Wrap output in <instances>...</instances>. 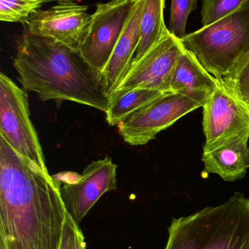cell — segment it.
<instances>
[{
  "instance_id": "12",
  "label": "cell",
  "mask_w": 249,
  "mask_h": 249,
  "mask_svg": "<svg viewBox=\"0 0 249 249\" xmlns=\"http://www.w3.org/2000/svg\"><path fill=\"white\" fill-rule=\"evenodd\" d=\"M249 134L241 135L203 149L204 172L217 174L230 182L244 178L249 168Z\"/></svg>"
},
{
  "instance_id": "9",
  "label": "cell",
  "mask_w": 249,
  "mask_h": 249,
  "mask_svg": "<svg viewBox=\"0 0 249 249\" xmlns=\"http://www.w3.org/2000/svg\"><path fill=\"white\" fill-rule=\"evenodd\" d=\"M117 168L112 158L106 157L93 161L73 181L65 180L59 174L54 176L60 182L66 210L77 224L105 193L117 190Z\"/></svg>"
},
{
  "instance_id": "8",
  "label": "cell",
  "mask_w": 249,
  "mask_h": 249,
  "mask_svg": "<svg viewBox=\"0 0 249 249\" xmlns=\"http://www.w3.org/2000/svg\"><path fill=\"white\" fill-rule=\"evenodd\" d=\"M203 108V149L249 134V105L223 80H218Z\"/></svg>"
},
{
  "instance_id": "6",
  "label": "cell",
  "mask_w": 249,
  "mask_h": 249,
  "mask_svg": "<svg viewBox=\"0 0 249 249\" xmlns=\"http://www.w3.org/2000/svg\"><path fill=\"white\" fill-rule=\"evenodd\" d=\"M198 99L180 93H169L133 112L118 124V133L131 146L146 144L184 115L203 107Z\"/></svg>"
},
{
  "instance_id": "4",
  "label": "cell",
  "mask_w": 249,
  "mask_h": 249,
  "mask_svg": "<svg viewBox=\"0 0 249 249\" xmlns=\"http://www.w3.org/2000/svg\"><path fill=\"white\" fill-rule=\"evenodd\" d=\"M215 78L232 75L249 57V0L218 21L181 39Z\"/></svg>"
},
{
  "instance_id": "19",
  "label": "cell",
  "mask_w": 249,
  "mask_h": 249,
  "mask_svg": "<svg viewBox=\"0 0 249 249\" xmlns=\"http://www.w3.org/2000/svg\"><path fill=\"white\" fill-rule=\"evenodd\" d=\"M245 0H203V26H207L235 11Z\"/></svg>"
},
{
  "instance_id": "13",
  "label": "cell",
  "mask_w": 249,
  "mask_h": 249,
  "mask_svg": "<svg viewBox=\"0 0 249 249\" xmlns=\"http://www.w3.org/2000/svg\"><path fill=\"white\" fill-rule=\"evenodd\" d=\"M144 0H137L127 25L114 48L102 74V82L108 96L119 85L133 61L140 39V23Z\"/></svg>"
},
{
  "instance_id": "11",
  "label": "cell",
  "mask_w": 249,
  "mask_h": 249,
  "mask_svg": "<svg viewBox=\"0 0 249 249\" xmlns=\"http://www.w3.org/2000/svg\"><path fill=\"white\" fill-rule=\"evenodd\" d=\"M184 48L181 39L170 32L139 61L129 66L127 72L113 93L137 89L171 93V77Z\"/></svg>"
},
{
  "instance_id": "15",
  "label": "cell",
  "mask_w": 249,
  "mask_h": 249,
  "mask_svg": "<svg viewBox=\"0 0 249 249\" xmlns=\"http://www.w3.org/2000/svg\"><path fill=\"white\" fill-rule=\"evenodd\" d=\"M165 8V0H144L140 18V39L130 64L139 61L170 33L164 18Z\"/></svg>"
},
{
  "instance_id": "22",
  "label": "cell",
  "mask_w": 249,
  "mask_h": 249,
  "mask_svg": "<svg viewBox=\"0 0 249 249\" xmlns=\"http://www.w3.org/2000/svg\"><path fill=\"white\" fill-rule=\"evenodd\" d=\"M44 3L51 2V1H58V2H77L80 0H40Z\"/></svg>"
},
{
  "instance_id": "1",
  "label": "cell",
  "mask_w": 249,
  "mask_h": 249,
  "mask_svg": "<svg viewBox=\"0 0 249 249\" xmlns=\"http://www.w3.org/2000/svg\"><path fill=\"white\" fill-rule=\"evenodd\" d=\"M66 215L59 181L0 136V249H59Z\"/></svg>"
},
{
  "instance_id": "2",
  "label": "cell",
  "mask_w": 249,
  "mask_h": 249,
  "mask_svg": "<svg viewBox=\"0 0 249 249\" xmlns=\"http://www.w3.org/2000/svg\"><path fill=\"white\" fill-rule=\"evenodd\" d=\"M25 29V28H24ZM13 67L26 91L42 101H69L106 112L110 98L80 53L26 29L16 41Z\"/></svg>"
},
{
  "instance_id": "20",
  "label": "cell",
  "mask_w": 249,
  "mask_h": 249,
  "mask_svg": "<svg viewBox=\"0 0 249 249\" xmlns=\"http://www.w3.org/2000/svg\"><path fill=\"white\" fill-rule=\"evenodd\" d=\"M59 249H86L84 235L79 224L67 212Z\"/></svg>"
},
{
  "instance_id": "10",
  "label": "cell",
  "mask_w": 249,
  "mask_h": 249,
  "mask_svg": "<svg viewBox=\"0 0 249 249\" xmlns=\"http://www.w3.org/2000/svg\"><path fill=\"white\" fill-rule=\"evenodd\" d=\"M88 6L77 2H58L45 10H35L24 28L32 35L48 38L79 52L92 21Z\"/></svg>"
},
{
  "instance_id": "17",
  "label": "cell",
  "mask_w": 249,
  "mask_h": 249,
  "mask_svg": "<svg viewBox=\"0 0 249 249\" xmlns=\"http://www.w3.org/2000/svg\"><path fill=\"white\" fill-rule=\"evenodd\" d=\"M42 4L40 0H0V20L24 26L31 15Z\"/></svg>"
},
{
  "instance_id": "5",
  "label": "cell",
  "mask_w": 249,
  "mask_h": 249,
  "mask_svg": "<svg viewBox=\"0 0 249 249\" xmlns=\"http://www.w3.org/2000/svg\"><path fill=\"white\" fill-rule=\"evenodd\" d=\"M0 136L23 158L48 172L38 133L30 119L29 98L5 74H0Z\"/></svg>"
},
{
  "instance_id": "18",
  "label": "cell",
  "mask_w": 249,
  "mask_h": 249,
  "mask_svg": "<svg viewBox=\"0 0 249 249\" xmlns=\"http://www.w3.org/2000/svg\"><path fill=\"white\" fill-rule=\"evenodd\" d=\"M198 0H172L170 16V32L181 39L186 35L187 20L190 15L197 9Z\"/></svg>"
},
{
  "instance_id": "7",
  "label": "cell",
  "mask_w": 249,
  "mask_h": 249,
  "mask_svg": "<svg viewBox=\"0 0 249 249\" xmlns=\"http://www.w3.org/2000/svg\"><path fill=\"white\" fill-rule=\"evenodd\" d=\"M137 0H111L98 3L80 55L102 80V74Z\"/></svg>"
},
{
  "instance_id": "21",
  "label": "cell",
  "mask_w": 249,
  "mask_h": 249,
  "mask_svg": "<svg viewBox=\"0 0 249 249\" xmlns=\"http://www.w3.org/2000/svg\"><path fill=\"white\" fill-rule=\"evenodd\" d=\"M222 80L249 105V57L232 75Z\"/></svg>"
},
{
  "instance_id": "14",
  "label": "cell",
  "mask_w": 249,
  "mask_h": 249,
  "mask_svg": "<svg viewBox=\"0 0 249 249\" xmlns=\"http://www.w3.org/2000/svg\"><path fill=\"white\" fill-rule=\"evenodd\" d=\"M218 80L190 51L184 48L172 73L170 92L187 95L205 105L217 86Z\"/></svg>"
},
{
  "instance_id": "3",
  "label": "cell",
  "mask_w": 249,
  "mask_h": 249,
  "mask_svg": "<svg viewBox=\"0 0 249 249\" xmlns=\"http://www.w3.org/2000/svg\"><path fill=\"white\" fill-rule=\"evenodd\" d=\"M165 249H249V198L236 192L225 203L172 218Z\"/></svg>"
},
{
  "instance_id": "16",
  "label": "cell",
  "mask_w": 249,
  "mask_h": 249,
  "mask_svg": "<svg viewBox=\"0 0 249 249\" xmlns=\"http://www.w3.org/2000/svg\"><path fill=\"white\" fill-rule=\"evenodd\" d=\"M167 92L152 89H137L110 96L109 105L106 114V121L111 126L118 125L121 121L133 112L150 105Z\"/></svg>"
}]
</instances>
